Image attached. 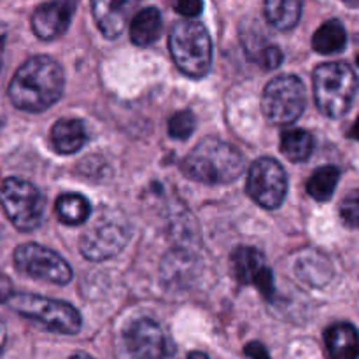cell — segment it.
Instances as JSON below:
<instances>
[{"instance_id":"obj_16","label":"cell","mask_w":359,"mask_h":359,"mask_svg":"<svg viewBox=\"0 0 359 359\" xmlns=\"http://www.w3.org/2000/svg\"><path fill=\"white\" fill-rule=\"evenodd\" d=\"M161 30H163V20L156 7H146V9L139 11L132 18V25H130V35H132L133 44L140 46V48L154 44L160 39Z\"/></svg>"},{"instance_id":"obj_29","label":"cell","mask_w":359,"mask_h":359,"mask_svg":"<svg viewBox=\"0 0 359 359\" xmlns=\"http://www.w3.org/2000/svg\"><path fill=\"white\" fill-rule=\"evenodd\" d=\"M351 137H353V139H356V140H359V116H358L356 123H354L353 130H351Z\"/></svg>"},{"instance_id":"obj_1","label":"cell","mask_w":359,"mask_h":359,"mask_svg":"<svg viewBox=\"0 0 359 359\" xmlns=\"http://www.w3.org/2000/svg\"><path fill=\"white\" fill-rule=\"evenodd\" d=\"M65 77L58 63L49 56H34L16 70L9 84V98L18 109L41 112L62 97Z\"/></svg>"},{"instance_id":"obj_22","label":"cell","mask_w":359,"mask_h":359,"mask_svg":"<svg viewBox=\"0 0 359 359\" xmlns=\"http://www.w3.org/2000/svg\"><path fill=\"white\" fill-rule=\"evenodd\" d=\"M56 214H58L62 223L76 226V224L84 223L90 217L91 207L84 196L76 195V193H67L56 200Z\"/></svg>"},{"instance_id":"obj_12","label":"cell","mask_w":359,"mask_h":359,"mask_svg":"<svg viewBox=\"0 0 359 359\" xmlns=\"http://www.w3.org/2000/svg\"><path fill=\"white\" fill-rule=\"evenodd\" d=\"M125 346L133 358H163L172 353L163 330L151 319H139L128 326Z\"/></svg>"},{"instance_id":"obj_4","label":"cell","mask_w":359,"mask_h":359,"mask_svg":"<svg viewBox=\"0 0 359 359\" xmlns=\"http://www.w3.org/2000/svg\"><path fill=\"white\" fill-rule=\"evenodd\" d=\"M168 48L175 65L189 77L205 76L212 62V42L205 27L195 21H179L168 35Z\"/></svg>"},{"instance_id":"obj_28","label":"cell","mask_w":359,"mask_h":359,"mask_svg":"<svg viewBox=\"0 0 359 359\" xmlns=\"http://www.w3.org/2000/svg\"><path fill=\"white\" fill-rule=\"evenodd\" d=\"M4 344H6V326H4V323L0 321V351H2Z\"/></svg>"},{"instance_id":"obj_13","label":"cell","mask_w":359,"mask_h":359,"mask_svg":"<svg viewBox=\"0 0 359 359\" xmlns=\"http://www.w3.org/2000/svg\"><path fill=\"white\" fill-rule=\"evenodd\" d=\"M142 0H91V11L98 28L107 39L123 34Z\"/></svg>"},{"instance_id":"obj_6","label":"cell","mask_w":359,"mask_h":359,"mask_svg":"<svg viewBox=\"0 0 359 359\" xmlns=\"http://www.w3.org/2000/svg\"><path fill=\"white\" fill-rule=\"evenodd\" d=\"M130 224L118 210L102 209L97 219L81 237V252L91 262L114 258L128 242Z\"/></svg>"},{"instance_id":"obj_19","label":"cell","mask_w":359,"mask_h":359,"mask_svg":"<svg viewBox=\"0 0 359 359\" xmlns=\"http://www.w3.org/2000/svg\"><path fill=\"white\" fill-rule=\"evenodd\" d=\"M347 44V34L339 20H330L319 27L312 37V48L321 55H333L344 51Z\"/></svg>"},{"instance_id":"obj_30","label":"cell","mask_w":359,"mask_h":359,"mask_svg":"<svg viewBox=\"0 0 359 359\" xmlns=\"http://www.w3.org/2000/svg\"><path fill=\"white\" fill-rule=\"evenodd\" d=\"M356 63H358V67H359V55H358V58H356Z\"/></svg>"},{"instance_id":"obj_23","label":"cell","mask_w":359,"mask_h":359,"mask_svg":"<svg viewBox=\"0 0 359 359\" xmlns=\"http://www.w3.org/2000/svg\"><path fill=\"white\" fill-rule=\"evenodd\" d=\"M195 116L191 111L175 112L168 121V135L175 140H186L195 132Z\"/></svg>"},{"instance_id":"obj_20","label":"cell","mask_w":359,"mask_h":359,"mask_svg":"<svg viewBox=\"0 0 359 359\" xmlns=\"http://www.w3.org/2000/svg\"><path fill=\"white\" fill-rule=\"evenodd\" d=\"M280 149H283L284 156L291 160L293 163H302V161L309 160L314 151V139L307 130L294 128L290 130L283 135L280 140Z\"/></svg>"},{"instance_id":"obj_11","label":"cell","mask_w":359,"mask_h":359,"mask_svg":"<svg viewBox=\"0 0 359 359\" xmlns=\"http://www.w3.org/2000/svg\"><path fill=\"white\" fill-rule=\"evenodd\" d=\"M231 269L241 284H252L265 298L273 297L272 270L265 265V256L259 249L241 245L231 252Z\"/></svg>"},{"instance_id":"obj_7","label":"cell","mask_w":359,"mask_h":359,"mask_svg":"<svg viewBox=\"0 0 359 359\" xmlns=\"http://www.w3.org/2000/svg\"><path fill=\"white\" fill-rule=\"evenodd\" d=\"M0 205L21 231L35 230L44 214L42 193L32 182L18 177H9L0 184Z\"/></svg>"},{"instance_id":"obj_9","label":"cell","mask_w":359,"mask_h":359,"mask_svg":"<svg viewBox=\"0 0 359 359\" xmlns=\"http://www.w3.org/2000/svg\"><path fill=\"white\" fill-rule=\"evenodd\" d=\"M14 265L21 273L32 279L60 284V286H65L72 280V269L69 263L58 252L34 242L20 245L14 251Z\"/></svg>"},{"instance_id":"obj_26","label":"cell","mask_w":359,"mask_h":359,"mask_svg":"<svg viewBox=\"0 0 359 359\" xmlns=\"http://www.w3.org/2000/svg\"><path fill=\"white\" fill-rule=\"evenodd\" d=\"M283 51H280L279 48H276V46H266V48H263L262 53H259L258 62L263 69L273 70L283 63Z\"/></svg>"},{"instance_id":"obj_8","label":"cell","mask_w":359,"mask_h":359,"mask_svg":"<svg viewBox=\"0 0 359 359\" xmlns=\"http://www.w3.org/2000/svg\"><path fill=\"white\" fill-rule=\"evenodd\" d=\"M307 95L302 79L297 76H279L263 90V114L273 125H291L305 111Z\"/></svg>"},{"instance_id":"obj_18","label":"cell","mask_w":359,"mask_h":359,"mask_svg":"<svg viewBox=\"0 0 359 359\" xmlns=\"http://www.w3.org/2000/svg\"><path fill=\"white\" fill-rule=\"evenodd\" d=\"M265 16L277 30H291L300 21L302 0H265Z\"/></svg>"},{"instance_id":"obj_3","label":"cell","mask_w":359,"mask_h":359,"mask_svg":"<svg viewBox=\"0 0 359 359\" xmlns=\"http://www.w3.org/2000/svg\"><path fill=\"white\" fill-rule=\"evenodd\" d=\"M358 76L347 63H323L314 72V95L319 111L328 118H342L353 107Z\"/></svg>"},{"instance_id":"obj_24","label":"cell","mask_w":359,"mask_h":359,"mask_svg":"<svg viewBox=\"0 0 359 359\" xmlns=\"http://www.w3.org/2000/svg\"><path fill=\"white\" fill-rule=\"evenodd\" d=\"M340 216L349 228H359V189L344 198L340 205Z\"/></svg>"},{"instance_id":"obj_27","label":"cell","mask_w":359,"mask_h":359,"mask_svg":"<svg viewBox=\"0 0 359 359\" xmlns=\"http://www.w3.org/2000/svg\"><path fill=\"white\" fill-rule=\"evenodd\" d=\"M244 353H245V356H251V358H269V351H266L265 347L258 342L248 344V347H245Z\"/></svg>"},{"instance_id":"obj_10","label":"cell","mask_w":359,"mask_h":359,"mask_svg":"<svg viewBox=\"0 0 359 359\" xmlns=\"http://www.w3.org/2000/svg\"><path fill=\"white\" fill-rule=\"evenodd\" d=\"M248 193L263 209H277L287 193L286 170L273 158H259L249 168Z\"/></svg>"},{"instance_id":"obj_5","label":"cell","mask_w":359,"mask_h":359,"mask_svg":"<svg viewBox=\"0 0 359 359\" xmlns=\"http://www.w3.org/2000/svg\"><path fill=\"white\" fill-rule=\"evenodd\" d=\"M7 305L16 314L41 323L51 332L63 333V335H76L83 326V319L77 309L67 302L51 300L39 294L16 293L11 294Z\"/></svg>"},{"instance_id":"obj_2","label":"cell","mask_w":359,"mask_h":359,"mask_svg":"<svg viewBox=\"0 0 359 359\" xmlns=\"http://www.w3.org/2000/svg\"><path fill=\"white\" fill-rule=\"evenodd\" d=\"M182 172L188 179L203 184H228L244 172L245 160L241 151L224 140L203 139L182 160Z\"/></svg>"},{"instance_id":"obj_14","label":"cell","mask_w":359,"mask_h":359,"mask_svg":"<svg viewBox=\"0 0 359 359\" xmlns=\"http://www.w3.org/2000/svg\"><path fill=\"white\" fill-rule=\"evenodd\" d=\"M74 13L72 0H51L35 9L32 16V28L42 41H53L69 28Z\"/></svg>"},{"instance_id":"obj_25","label":"cell","mask_w":359,"mask_h":359,"mask_svg":"<svg viewBox=\"0 0 359 359\" xmlns=\"http://www.w3.org/2000/svg\"><path fill=\"white\" fill-rule=\"evenodd\" d=\"M170 4L175 13L184 18H196L203 11L202 0H170Z\"/></svg>"},{"instance_id":"obj_21","label":"cell","mask_w":359,"mask_h":359,"mask_svg":"<svg viewBox=\"0 0 359 359\" xmlns=\"http://www.w3.org/2000/svg\"><path fill=\"white\" fill-rule=\"evenodd\" d=\"M340 170L333 165L318 168L307 181V191L318 202H328L339 184Z\"/></svg>"},{"instance_id":"obj_15","label":"cell","mask_w":359,"mask_h":359,"mask_svg":"<svg viewBox=\"0 0 359 359\" xmlns=\"http://www.w3.org/2000/svg\"><path fill=\"white\" fill-rule=\"evenodd\" d=\"M330 356L335 359H356L359 356V333L349 323H337L325 333Z\"/></svg>"},{"instance_id":"obj_17","label":"cell","mask_w":359,"mask_h":359,"mask_svg":"<svg viewBox=\"0 0 359 359\" xmlns=\"http://www.w3.org/2000/svg\"><path fill=\"white\" fill-rule=\"evenodd\" d=\"M51 142L58 153L74 154L86 142V128L79 119H60L51 128Z\"/></svg>"}]
</instances>
